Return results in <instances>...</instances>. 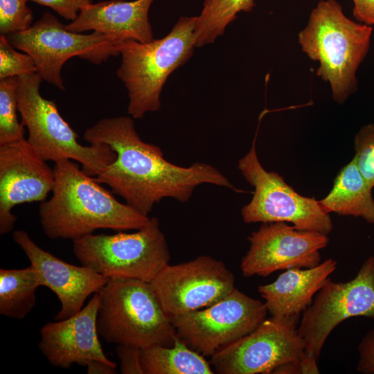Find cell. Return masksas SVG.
I'll return each instance as SVG.
<instances>
[{
	"mask_svg": "<svg viewBox=\"0 0 374 374\" xmlns=\"http://www.w3.org/2000/svg\"><path fill=\"white\" fill-rule=\"evenodd\" d=\"M83 139L91 145L106 144L116 152L114 161L94 178L144 215L163 198L187 202L202 184L241 191L211 164L182 167L168 161L159 147L140 138L130 116L100 119L84 131Z\"/></svg>",
	"mask_w": 374,
	"mask_h": 374,
	"instance_id": "cell-1",
	"label": "cell"
},
{
	"mask_svg": "<svg viewBox=\"0 0 374 374\" xmlns=\"http://www.w3.org/2000/svg\"><path fill=\"white\" fill-rule=\"evenodd\" d=\"M53 171V195L39 208L41 226L48 238L74 240L97 229L138 230L148 223V216L118 202L70 159L55 162Z\"/></svg>",
	"mask_w": 374,
	"mask_h": 374,
	"instance_id": "cell-2",
	"label": "cell"
},
{
	"mask_svg": "<svg viewBox=\"0 0 374 374\" xmlns=\"http://www.w3.org/2000/svg\"><path fill=\"white\" fill-rule=\"evenodd\" d=\"M372 32V26L349 19L337 1L321 0L298 34L303 52L318 62L317 75L329 84L337 104L357 91V71L370 49Z\"/></svg>",
	"mask_w": 374,
	"mask_h": 374,
	"instance_id": "cell-3",
	"label": "cell"
},
{
	"mask_svg": "<svg viewBox=\"0 0 374 374\" xmlns=\"http://www.w3.org/2000/svg\"><path fill=\"white\" fill-rule=\"evenodd\" d=\"M196 22L197 16L181 17L161 39L115 44L122 55L116 74L128 91L127 113L133 118L160 109V95L168 77L193 53Z\"/></svg>",
	"mask_w": 374,
	"mask_h": 374,
	"instance_id": "cell-4",
	"label": "cell"
},
{
	"mask_svg": "<svg viewBox=\"0 0 374 374\" xmlns=\"http://www.w3.org/2000/svg\"><path fill=\"white\" fill-rule=\"evenodd\" d=\"M97 331L106 342L172 346L177 335L150 283L109 278L98 292Z\"/></svg>",
	"mask_w": 374,
	"mask_h": 374,
	"instance_id": "cell-5",
	"label": "cell"
},
{
	"mask_svg": "<svg viewBox=\"0 0 374 374\" xmlns=\"http://www.w3.org/2000/svg\"><path fill=\"white\" fill-rule=\"evenodd\" d=\"M42 82L37 73L18 76V112L21 125L28 131V144L45 161L75 160L86 174L98 176L114 161L116 152L106 144H80L78 134L62 117L55 102L41 96Z\"/></svg>",
	"mask_w": 374,
	"mask_h": 374,
	"instance_id": "cell-6",
	"label": "cell"
},
{
	"mask_svg": "<svg viewBox=\"0 0 374 374\" xmlns=\"http://www.w3.org/2000/svg\"><path fill=\"white\" fill-rule=\"evenodd\" d=\"M73 242L74 255L80 264L109 278L150 283L170 259L165 235L155 217L132 233H92Z\"/></svg>",
	"mask_w": 374,
	"mask_h": 374,
	"instance_id": "cell-7",
	"label": "cell"
},
{
	"mask_svg": "<svg viewBox=\"0 0 374 374\" xmlns=\"http://www.w3.org/2000/svg\"><path fill=\"white\" fill-rule=\"evenodd\" d=\"M238 168L254 188L249 204L241 209L245 223L290 222L299 230L328 235L333 224L328 213L314 197L302 196L276 172L261 165L256 149V138L249 151L238 161Z\"/></svg>",
	"mask_w": 374,
	"mask_h": 374,
	"instance_id": "cell-8",
	"label": "cell"
},
{
	"mask_svg": "<svg viewBox=\"0 0 374 374\" xmlns=\"http://www.w3.org/2000/svg\"><path fill=\"white\" fill-rule=\"evenodd\" d=\"M6 36L15 48L31 56L42 80L62 91L65 86L61 70L69 59L77 56L100 64L119 54L116 43L105 35L69 30L50 12H44L28 29Z\"/></svg>",
	"mask_w": 374,
	"mask_h": 374,
	"instance_id": "cell-9",
	"label": "cell"
},
{
	"mask_svg": "<svg viewBox=\"0 0 374 374\" xmlns=\"http://www.w3.org/2000/svg\"><path fill=\"white\" fill-rule=\"evenodd\" d=\"M267 312L265 303L235 288L217 302L172 317L171 321L177 336L188 347L211 357L253 331Z\"/></svg>",
	"mask_w": 374,
	"mask_h": 374,
	"instance_id": "cell-10",
	"label": "cell"
},
{
	"mask_svg": "<svg viewBox=\"0 0 374 374\" xmlns=\"http://www.w3.org/2000/svg\"><path fill=\"white\" fill-rule=\"evenodd\" d=\"M354 317L374 319V256L364 260L356 276L347 282L329 278L303 312L298 332L305 352L319 359L332 331L342 321Z\"/></svg>",
	"mask_w": 374,
	"mask_h": 374,
	"instance_id": "cell-11",
	"label": "cell"
},
{
	"mask_svg": "<svg viewBox=\"0 0 374 374\" xmlns=\"http://www.w3.org/2000/svg\"><path fill=\"white\" fill-rule=\"evenodd\" d=\"M299 318L265 319L253 331L211 357L214 373L272 374L279 366L300 359L305 352L298 332Z\"/></svg>",
	"mask_w": 374,
	"mask_h": 374,
	"instance_id": "cell-12",
	"label": "cell"
},
{
	"mask_svg": "<svg viewBox=\"0 0 374 374\" xmlns=\"http://www.w3.org/2000/svg\"><path fill=\"white\" fill-rule=\"evenodd\" d=\"M150 284L170 318L209 306L235 288L233 273L210 256L168 264Z\"/></svg>",
	"mask_w": 374,
	"mask_h": 374,
	"instance_id": "cell-13",
	"label": "cell"
},
{
	"mask_svg": "<svg viewBox=\"0 0 374 374\" xmlns=\"http://www.w3.org/2000/svg\"><path fill=\"white\" fill-rule=\"evenodd\" d=\"M248 240L250 247L240 264L244 277H266L278 270L317 266L319 251L329 242L327 235L299 230L283 222L263 223Z\"/></svg>",
	"mask_w": 374,
	"mask_h": 374,
	"instance_id": "cell-14",
	"label": "cell"
},
{
	"mask_svg": "<svg viewBox=\"0 0 374 374\" xmlns=\"http://www.w3.org/2000/svg\"><path fill=\"white\" fill-rule=\"evenodd\" d=\"M54 184L53 168L35 153L26 139L0 145V234L12 231L15 206L45 201Z\"/></svg>",
	"mask_w": 374,
	"mask_h": 374,
	"instance_id": "cell-15",
	"label": "cell"
},
{
	"mask_svg": "<svg viewBox=\"0 0 374 374\" xmlns=\"http://www.w3.org/2000/svg\"><path fill=\"white\" fill-rule=\"evenodd\" d=\"M14 242L36 269L40 286L49 288L61 304L56 321L72 317L83 307L86 299L98 293L109 280L92 269L67 263L39 247L24 230L12 233Z\"/></svg>",
	"mask_w": 374,
	"mask_h": 374,
	"instance_id": "cell-16",
	"label": "cell"
},
{
	"mask_svg": "<svg viewBox=\"0 0 374 374\" xmlns=\"http://www.w3.org/2000/svg\"><path fill=\"white\" fill-rule=\"evenodd\" d=\"M100 304L98 293L79 312L67 319L46 323L40 330L39 348L55 367L69 368L99 360L116 366L103 352L96 320Z\"/></svg>",
	"mask_w": 374,
	"mask_h": 374,
	"instance_id": "cell-17",
	"label": "cell"
},
{
	"mask_svg": "<svg viewBox=\"0 0 374 374\" xmlns=\"http://www.w3.org/2000/svg\"><path fill=\"white\" fill-rule=\"evenodd\" d=\"M154 0H109L92 3L83 8L66 28L75 33H100L115 43L154 39L148 13Z\"/></svg>",
	"mask_w": 374,
	"mask_h": 374,
	"instance_id": "cell-18",
	"label": "cell"
},
{
	"mask_svg": "<svg viewBox=\"0 0 374 374\" xmlns=\"http://www.w3.org/2000/svg\"><path fill=\"white\" fill-rule=\"evenodd\" d=\"M337 264L335 260L328 258L313 267L289 269L274 282L258 286L268 312L276 317H300Z\"/></svg>",
	"mask_w": 374,
	"mask_h": 374,
	"instance_id": "cell-19",
	"label": "cell"
},
{
	"mask_svg": "<svg viewBox=\"0 0 374 374\" xmlns=\"http://www.w3.org/2000/svg\"><path fill=\"white\" fill-rule=\"evenodd\" d=\"M373 188L353 158L339 170L329 193L319 202L326 213L362 217L374 224Z\"/></svg>",
	"mask_w": 374,
	"mask_h": 374,
	"instance_id": "cell-20",
	"label": "cell"
},
{
	"mask_svg": "<svg viewBox=\"0 0 374 374\" xmlns=\"http://www.w3.org/2000/svg\"><path fill=\"white\" fill-rule=\"evenodd\" d=\"M144 374H213L205 357L188 347L177 335L172 346L155 344L141 348Z\"/></svg>",
	"mask_w": 374,
	"mask_h": 374,
	"instance_id": "cell-21",
	"label": "cell"
},
{
	"mask_svg": "<svg viewBox=\"0 0 374 374\" xmlns=\"http://www.w3.org/2000/svg\"><path fill=\"white\" fill-rule=\"evenodd\" d=\"M40 287L35 268L0 269V314L15 319L25 318L36 303Z\"/></svg>",
	"mask_w": 374,
	"mask_h": 374,
	"instance_id": "cell-22",
	"label": "cell"
},
{
	"mask_svg": "<svg viewBox=\"0 0 374 374\" xmlns=\"http://www.w3.org/2000/svg\"><path fill=\"white\" fill-rule=\"evenodd\" d=\"M254 6V0H205L200 15L197 16L195 47L215 42L240 12H250Z\"/></svg>",
	"mask_w": 374,
	"mask_h": 374,
	"instance_id": "cell-23",
	"label": "cell"
},
{
	"mask_svg": "<svg viewBox=\"0 0 374 374\" xmlns=\"http://www.w3.org/2000/svg\"><path fill=\"white\" fill-rule=\"evenodd\" d=\"M18 77L0 79V145L25 139L17 118Z\"/></svg>",
	"mask_w": 374,
	"mask_h": 374,
	"instance_id": "cell-24",
	"label": "cell"
},
{
	"mask_svg": "<svg viewBox=\"0 0 374 374\" xmlns=\"http://www.w3.org/2000/svg\"><path fill=\"white\" fill-rule=\"evenodd\" d=\"M28 0H0V33L7 35L28 29L32 26L33 12Z\"/></svg>",
	"mask_w": 374,
	"mask_h": 374,
	"instance_id": "cell-25",
	"label": "cell"
},
{
	"mask_svg": "<svg viewBox=\"0 0 374 374\" xmlns=\"http://www.w3.org/2000/svg\"><path fill=\"white\" fill-rule=\"evenodd\" d=\"M37 73L33 59L17 52L4 35L0 36V79Z\"/></svg>",
	"mask_w": 374,
	"mask_h": 374,
	"instance_id": "cell-26",
	"label": "cell"
},
{
	"mask_svg": "<svg viewBox=\"0 0 374 374\" xmlns=\"http://www.w3.org/2000/svg\"><path fill=\"white\" fill-rule=\"evenodd\" d=\"M354 160L358 169L374 187V123L363 125L354 139Z\"/></svg>",
	"mask_w": 374,
	"mask_h": 374,
	"instance_id": "cell-27",
	"label": "cell"
},
{
	"mask_svg": "<svg viewBox=\"0 0 374 374\" xmlns=\"http://www.w3.org/2000/svg\"><path fill=\"white\" fill-rule=\"evenodd\" d=\"M141 348L130 344H117L116 354L123 374H144L141 360Z\"/></svg>",
	"mask_w": 374,
	"mask_h": 374,
	"instance_id": "cell-28",
	"label": "cell"
},
{
	"mask_svg": "<svg viewBox=\"0 0 374 374\" xmlns=\"http://www.w3.org/2000/svg\"><path fill=\"white\" fill-rule=\"evenodd\" d=\"M49 7L65 19L73 21L92 0H28Z\"/></svg>",
	"mask_w": 374,
	"mask_h": 374,
	"instance_id": "cell-29",
	"label": "cell"
},
{
	"mask_svg": "<svg viewBox=\"0 0 374 374\" xmlns=\"http://www.w3.org/2000/svg\"><path fill=\"white\" fill-rule=\"evenodd\" d=\"M358 353L357 371L364 374H374V328L362 339L358 346Z\"/></svg>",
	"mask_w": 374,
	"mask_h": 374,
	"instance_id": "cell-30",
	"label": "cell"
},
{
	"mask_svg": "<svg viewBox=\"0 0 374 374\" xmlns=\"http://www.w3.org/2000/svg\"><path fill=\"white\" fill-rule=\"evenodd\" d=\"M318 359L306 353L299 359L277 367L272 374H318Z\"/></svg>",
	"mask_w": 374,
	"mask_h": 374,
	"instance_id": "cell-31",
	"label": "cell"
},
{
	"mask_svg": "<svg viewBox=\"0 0 374 374\" xmlns=\"http://www.w3.org/2000/svg\"><path fill=\"white\" fill-rule=\"evenodd\" d=\"M353 15L360 23L374 26V0H352Z\"/></svg>",
	"mask_w": 374,
	"mask_h": 374,
	"instance_id": "cell-32",
	"label": "cell"
},
{
	"mask_svg": "<svg viewBox=\"0 0 374 374\" xmlns=\"http://www.w3.org/2000/svg\"><path fill=\"white\" fill-rule=\"evenodd\" d=\"M88 374H114L116 366L106 362L93 360L87 364Z\"/></svg>",
	"mask_w": 374,
	"mask_h": 374,
	"instance_id": "cell-33",
	"label": "cell"
}]
</instances>
